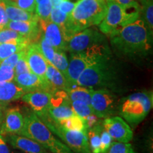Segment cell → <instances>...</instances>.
I'll return each instance as SVG.
<instances>
[{"mask_svg": "<svg viewBox=\"0 0 153 153\" xmlns=\"http://www.w3.org/2000/svg\"><path fill=\"white\" fill-rule=\"evenodd\" d=\"M116 52L123 56H145L150 53L152 38L142 19L115 30L108 35Z\"/></svg>", "mask_w": 153, "mask_h": 153, "instance_id": "6da1fadb", "label": "cell"}, {"mask_svg": "<svg viewBox=\"0 0 153 153\" xmlns=\"http://www.w3.org/2000/svg\"><path fill=\"white\" fill-rule=\"evenodd\" d=\"M106 7V0H79L68 16L66 24L61 28L67 42L78 32L100 24Z\"/></svg>", "mask_w": 153, "mask_h": 153, "instance_id": "7a4b0ae2", "label": "cell"}, {"mask_svg": "<svg viewBox=\"0 0 153 153\" xmlns=\"http://www.w3.org/2000/svg\"><path fill=\"white\" fill-rule=\"evenodd\" d=\"M19 135L33 140L53 153H73L65 144L55 137L34 112L24 117V127Z\"/></svg>", "mask_w": 153, "mask_h": 153, "instance_id": "3957f363", "label": "cell"}, {"mask_svg": "<svg viewBox=\"0 0 153 153\" xmlns=\"http://www.w3.org/2000/svg\"><path fill=\"white\" fill-rule=\"evenodd\" d=\"M107 7L104 18L99 24L103 34L109 35L115 30L135 22L140 16V4L124 7L112 0H106Z\"/></svg>", "mask_w": 153, "mask_h": 153, "instance_id": "277c9868", "label": "cell"}, {"mask_svg": "<svg viewBox=\"0 0 153 153\" xmlns=\"http://www.w3.org/2000/svg\"><path fill=\"white\" fill-rule=\"evenodd\" d=\"M116 80V71L110 58L103 59L87 67L80 74L76 85L88 88H108Z\"/></svg>", "mask_w": 153, "mask_h": 153, "instance_id": "5b68a950", "label": "cell"}, {"mask_svg": "<svg viewBox=\"0 0 153 153\" xmlns=\"http://www.w3.org/2000/svg\"><path fill=\"white\" fill-rule=\"evenodd\" d=\"M152 105V91L133 93L123 99L119 106V114L126 122L137 125L147 117Z\"/></svg>", "mask_w": 153, "mask_h": 153, "instance_id": "8992f818", "label": "cell"}, {"mask_svg": "<svg viewBox=\"0 0 153 153\" xmlns=\"http://www.w3.org/2000/svg\"><path fill=\"white\" fill-rule=\"evenodd\" d=\"M47 127L58 136L73 153H91L87 134L70 131L55 123L47 114L39 117Z\"/></svg>", "mask_w": 153, "mask_h": 153, "instance_id": "52a82bcc", "label": "cell"}, {"mask_svg": "<svg viewBox=\"0 0 153 153\" xmlns=\"http://www.w3.org/2000/svg\"><path fill=\"white\" fill-rule=\"evenodd\" d=\"M91 108L93 114L99 118L110 117L116 111V96L106 88L93 89Z\"/></svg>", "mask_w": 153, "mask_h": 153, "instance_id": "ba28073f", "label": "cell"}, {"mask_svg": "<svg viewBox=\"0 0 153 153\" xmlns=\"http://www.w3.org/2000/svg\"><path fill=\"white\" fill-rule=\"evenodd\" d=\"M105 43V37L98 30L92 28L85 29L72 36L67 42L66 51L71 53H79L96 44Z\"/></svg>", "mask_w": 153, "mask_h": 153, "instance_id": "9c48e42d", "label": "cell"}, {"mask_svg": "<svg viewBox=\"0 0 153 153\" xmlns=\"http://www.w3.org/2000/svg\"><path fill=\"white\" fill-rule=\"evenodd\" d=\"M102 126L112 138L118 142L129 143L133 139V133L131 128L121 117L106 118L102 121Z\"/></svg>", "mask_w": 153, "mask_h": 153, "instance_id": "30bf717a", "label": "cell"}, {"mask_svg": "<svg viewBox=\"0 0 153 153\" xmlns=\"http://www.w3.org/2000/svg\"><path fill=\"white\" fill-rule=\"evenodd\" d=\"M14 81L25 92L43 90L53 94L56 91L50 85L46 79H42L31 72L15 76Z\"/></svg>", "mask_w": 153, "mask_h": 153, "instance_id": "8fae6325", "label": "cell"}, {"mask_svg": "<svg viewBox=\"0 0 153 153\" xmlns=\"http://www.w3.org/2000/svg\"><path fill=\"white\" fill-rule=\"evenodd\" d=\"M39 24L43 38L55 50L66 51L67 40L60 26L50 20L43 21L39 19Z\"/></svg>", "mask_w": 153, "mask_h": 153, "instance_id": "7c38bea8", "label": "cell"}, {"mask_svg": "<svg viewBox=\"0 0 153 153\" xmlns=\"http://www.w3.org/2000/svg\"><path fill=\"white\" fill-rule=\"evenodd\" d=\"M22 99L33 109L38 117L48 114V111L51 106V99L50 93L43 90H36L25 93Z\"/></svg>", "mask_w": 153, "mask_h": 153, "instance_id": "4fadbf2b", "label": "cell"}, {"mask_svg": "<svg viewBox=\"0 0 153 153\" xmlns=\"http://www.w3.org/2000/svg\"><path fill=\"white\" fill-rule=\"evenodd\" d=\"M26 59L30 72L39 76L41 79H45L48 61L42 54L37 43H30L28 45L26 48Z\"/></svg>", "mask_w": 153, "mask_h": 153, "instance_id": "5bb4252c", "label": "cell"}, {"mask_svg": "<svg viewBox=\"0 0 153 153\" xmlns=\"http://www.w3.org/2000/svg\"><path fill=\"white\" fill-rule=\"evenodd\" d=\"M6 28H10L18 32L29 41L30 43L33 41H38L42 36V30L39 24V19L26 22H14L9 21Z\"/></svg>", "mask_w": 153, "mask_h": 153, "instance_id": "9a60e30c", "label": "cell"}, {"mask_svg": "<svg viewBox=\"0 0 153 153\" xmlns=\"http://www.w3.org/2000/svg\"><path fill=\"white\" fill-rule=\"evenodd\" d=\"M24 124V117L18 108H11L7 111L1 133L19 135Z\"/></svg>", "mask_w": 153, "mask_h": 153, "instance_id": "2e32d148", "label": "cell"}, {"mask_svg": "<svg viewBox=\"0 0 153 153\" xmlns=\"http://www.w3.org/2000/svg\"><path fill=\"white\" fill-rule=\"evenodd\" d=\"M11 145L17 150L26 153H47L48 152L41 144L28 138L27 137L20 135L12 134L10 138Z\"/></svg>", "mask_w": 153, "mask_h": 153, "instance_id": "e0dca14e", "label": "cell"}, {"mask_svg": "<svg viewBox=\"0 0 153 153\" xmlns=\"http://www.w3.org/2000/svg\"><path fill=\"white\" fill-rule=\"evenodd\" d=\"M25 93L14 82H0V105L18 100Z\"/></svg>", "mask_w": 153, "mask_h": 153, "instance_id": "ac0fdd59", "label": "cell"}, {"mask_svg": "<svg viewBox=\"0 0 153 153\" xmlns=\"http://www.w3.org/2000/svg\"><path fill=\"white\" fill-rule=\"evenodd\" d=\"M45 79L55 90H63L67 92L72 87L65 76L48 62L45 72Z\"/></svg>", "mask_w": 153, "mask_h": 153, "instance_id": "d6986e66", "label": "cell"}, {"mask_svg": "<svg viewBox=\"0 0 153 153\" xmlns=\"http://www.w3.org/2000/svg\"><path fill=\"white\" fill-rule=\"evenodd\" d=\"M5 6L6 14L9 21L14 22H26V21L38 20V16L34 12H29L13 3L10 0H3Z\"/></svg>", "mask_w": 153, "mask_h": 153, "instance_id": "ffe728a7", "label": "cell"}, {"mask_svg": "<svg viewBox=\"0 0 153 153\" xmlns=\"http://www.w3.org/2000/svg\"><path fill=\"white\" fill-rule=\"evenodd\" d=\"M70 102L64 103L55 106H50L48 108V114L55 123H58L62 120L71 117L74 114L72 110Z\"/></svg>", "mask_w": 153, "mask_h": 153, "instance_id": "44dd1931", "label": "cell"}, {"mask_svg": "<svg viewBox=\"0 0 153 153\" xmlns=\"http://www.w3.org/2000/svg\"><path fill=\"white\" fill-rule=\"evenodd\" d=\"M94 89L76 85L67 91L70 101H80L91 106V96Z\"/></svg>", "mask_w": 153, "mask_h": 153, "instance_id": "7402d4cb", "label": "cell"}, {"mask_svg": "<svg viewBox=\"0 0 153 153\" xmlns=\"http://www.w3.org/2000/svg\"><path fill=\"white\" fill-rule=\"evenodd\" d=\"M30 44V42L28 41L1 43L0 44V62L7 58L10 55L26 49Z\"/></svg>", "mask_w": 153, "mask_h": 153, "instance_id": "603a6c76", "label": "cell"}, {"mask_svg": "<svg viewBox=\"0 0 153 153\" xmlns=\"http://www.w3.org/2000/svg\"><path fill=\"white\" fill-rule=\"evenodd\" d=\"M140 2V13H142L143 22L146 26L149 34L152 38L153 33V1L139 0Z\"/></svg>", "mask_w": 153, "mask_h": 153, "instance_id": "cb8c5ba5", "label": "cell"}, {"mask_svg": "<svg viewBox=\"0 0 153 153\" xmlns=\"http://www.w3.org/2000/svg\"><path fill=\"white\" fill-rule=\"evenodd\" d=\"M103 129H104V127L102 126V122L99 121L92 128L87 131V135L91 153H101L100 133Z\"/></svg>", "mask_w": 153, "mask_h": 153, "instance_id": "d4e9b609", "label": "cell"}, {"mask_svg": "<svg viewBox=\"0 0 153 153\" xmlns=\"http://www.w3.org/2000/svg\"><path fill=\"white\" fill-rule=\"evenodd\" d=\"M57 124L65 128L70 130V131L83 132L86 134L87 133V128L85 120L76 114L72 116L71 117L67 118V119L59 122Z\"/></svg>", "mask_w": 153, "mask_h": 153, "instance_id": "484cf974", "label": "cell"}, {"mask_svg": "<svg viewBox=\"0 0 153 153\" xmlns=\"http://www.w3.org/2000/svg\"><path fill=\"white\" fill-rule=\"evenodd\" d=\"M51 64H52L55 68H57L65 76H66L69 62L65 51L55 50Z\"/></svg>", "mask_w": 153, "mask_h": 153, "instance_id": "4316f807", "label": "cell"}, {"mask_svg": "<svg viewBox=\"0 0 153 153\" xmlns=\"http://www.w3.org/2000/svg\"><path fill=\"white\" fill-rule=\"evenodd\" d=\"M29 41L20 34L18 32L11 30L10 28H4L0 30V44L4 43H9V42H16V41Z\"/></svg>", "mask_w": 153, "mask_h": 153, "instance_id": "83f0119b", "label": "cell"}, {"mask_svg": "<svg viewBox=\"0 0 153 153\" xmlns=\"http://www.w3.org/2000/svg\"><path fill=\"white\" fill-rule=\"evenodd\" d=\"M53 6L50 0H42L40 2L36 4L34 11H36L35 14L40 20L48 21Z\"/></svg>", "mask_w": 153, "mask_h": 153, "instance_id": "f1b7e54d", "label": "cell"}, {"mask_svg": "<svg viewBox=\"0 0 153 153\" xmlns=\"http://www.w3.org/2000/svg\"><path fill=\"white\" fill-rule=\"evenodd\" d=\"M74 114L85 120L89 115L93 114L90 106L80 101H72L70 103Z\"/></svg>", "mask_w": 153, "mask_h": 153, "instance_id": "f546056e", "label": "cell"}, {"mask_svg": "<svg viewBox=\"0 0 153 153\" xmlns=\"http://www.w3.org/2000/svg\"><path fill=\"white\" fill-rule=\"evenodd\" d=\"M38 41V43H37L40 51H41L42 54L43 55L48 62L51 63L53 60L55 49L43 38V36H41Z\"/></svg>", "mask_w": 153, "mask_h": 153, "instance_id": "4dcf8cb0", "label": "cell"}, {"mask_svg": "<svg viewBox=\"0 0 153 153\" xmlns=\"http://www.w3.org/2000/svg\"><path fill=\"white\" fill-rule=\"evenodd\" d=\"M104 153H136L133 147L128 143L112 142L109 148Z\"/></svg>", "mask_w": 153, "mask_h": 153, "instance_id": "1f68e13d", "label": "cell"}, {"mask_svg": "<svg viewBox=\"0 0 153 153\" xmlns=\"http://www.w3.org/2000/svg\"><path fill=\"white\" fill-rule=\"evenodd\" d=\"M68 19V15L62 12L59 8H53L51 10L50 21L55 24L58 25L61 28H62L66 24Z\"/></svg>", "mask_w": 153, "mask_h": 153, "instance_id": "d6a6232c", "label": "cell"}, {"mask_svg": "<svg viewBox=\"0 0 153 153\" xmlns=\"http://www.w3.org/2000/svg\"><path fill=\"white\" fill-rule=\"evenodd\" d=\"M15 76L14 68L7 65H0V82H12Z\"/></svg>", "mask_w": 153, "mask_h": 153, "instance_id": "836d02e7", "label": "cell"}, {"mask_svg": "<svg viewBox=\"0 0 153 153\" xmlns=\"http://www.w3.org/2000/svg\"><path fill=\"white\" fill-rule=\"evenodd\" d=\"M26 48L22 50V51H19V52L10 55V56L7 57V58L1 61V62H0V65H7L14 68L16 63L18 62V61L19 60V59H20L22 56H24V55H26Z\"/></svg>", "mask_w": 153, "mask_h": 153, "instance_id": "e575fe53", "label": "cell"}, {"mask_svg": "<svg viewBox=\"0 0 153 153\" xmlns=\"http://www.w3.org/2000/svg\"><path fill=\"white\" fill-rule=\"evenodd\" d=\"M100 152L101 153H104L111 145L113 138L106 130H102V131L100 133Z\"/></svg>", "mask_w": 153, "mask_h": 153, "instance_id": "d590c367", "label": "cell"}, {"mask_svg": "<svg viewBox=\"0 0 153 153\" xmlns=\"http://www.w3.org/2000/svg\"><path fill=\"white\" fill-rule=\"evenodd\" d=\"M19 8L29 12H34L36 7L35 0H10Z\"/></svg>", "mask_w": 153, "mask_h": 153, "instance_id": "8d00e7d4", "label": "cell"}, {"mask_svg": "<svg viewBox=\"0 0 153 153\" xmlns=\"http://www.w3.org/2000/svg\"><path fill=\"white\" fill-rule=\"evenodd\" d=\"M15 71V75H19V74L27 73V72H30V68L28 67V65L27 63L26 59V55L22 56L19 59L18 62L16 63V66L14 68Z\"/></svg>", "mask_w": 153, "mask_h": 153, "instance_id": "74e56055", "label": "cell"}, {"mask_svg": "<svg viewBox=\"0 0 153 153\" xmlns=\"http://www.w3.org/2000/svg\"><path fill=\"white\" fill-rule=\"evenodd\" d=\"M76 2V1H71V0H65L59 6L58 8L60 9L62 12L65 13L68 15H70L72 13L74 7H75Z\"/></svg>", "mask_w": 153, "mask_h": 153, "instance_id": "f35d334b", "label": "cell"}, {"mask_svg": "<svg viewBox=\"0 0 153 153\" xmlns=\"http://www.w3.org/2000/svg\"><path fill=\"white\" fill-rule=\"evenodd\" d=\"M9 19L6 14L4 3L3 0H0V30L6 28Z\"/></svg>", "mask_w": 153, "mask_h": 153, "instance_id": "ab89813d", "label": "cell"}, {"mask_svg": "<svg viewBox=\"0 0 153 153\" xmlns=\"http://www.w3.org/2000/svg\"><path fill=\"white\" fill-rule=\"evenodd\" d=\"M99 121H100L99 118L97 117V116H95L94 114H91L89 115V116L85 119V123L86 126H87V131L88 130L92 128L97 123H98Z\"/></svg>", "mask_w": 153, "mask_h": 153, "instance_id": "60d3db41", "label": "cell"}, {"mask_svg": "<svg viewBox=\"0 0 153 153\" xmlns=\"http://www.w3.org/2000/svg\"><path fill=\"white\" fill-rule=\"evenodd\" d=\"M0 153H10L4 137L0 135Z\"/></svg>", "mask_w": 153, "mask_h": 153, "instance_id": "b9f144b4", "label": "cell"}, {"mask_svg": "<svg viewBox=\"0 0 153 153\" xmlns=\"http://www.w3.org/2000/svg\"><path fill=\"white\" fill-rule=\"evenodd\" d=\"M112 1L119 4L120 5L124 6V7H129V6L135 5L138 4L137 0H112Z\"/></svg>", "mask_w": 153, "mask_h": 153, "instance_id": "7bdbcfd3", "label": "cell"}, {"mask_svg": "<svg viewBox=\"0 0 153 153\" xmlns=\"http://www.w3.org/2000/svg\"><path fill=\"white\" fill-rule=\"evenodd\" d=\"M53 8H58L61 3L65 0H50Z\"/></svg>", "mask_w": 153, "mask_h": 153, "instance_id": "ee69618b", "label": "cell"}, {"mask_svg": "<svg viewBox=\"0 0 153 153\" xmlns=\"http://www.w3.org/2000/svg\"><path fill=\"white\" fill-rule=\"evenodd\" d=\"M1 115H2V107L0 105V118H1Z\"/></svg>", "mask_w": 153, "mask_h": 153, "instance_id": "f6af8a7d", "label": "cell"}, {"mask_svg": "<svg viewBox=\"0 0 153 153\" xmlns=\"http://www.w3.org/2000/svg\"><path fill=\"white\" fill-rule=\"evenodd\" d=\"M35 1H36V4H37L38 2H40L41 1H42V0H35Z\"/></svg>", "mask_w": 153, "mask_h": 153, "instance_id": "bcb514c9", "label": "cell"}, {"mask_svg": "<svg viewBox=\"0 0 153 153\" xmlns=\"http://www.w3.org/2000/svg\"><path fill=\"white\" fill-rule=\"evenodd\" d=\"M21 153H26V152H22Z\"/></svg>", "mask_w": 153, "mask_h": 153, "instance_id": "7dc6e473", "label": "cell"}, {"mask_svg": "<svg viewBox=\"0 0 153 153\" xmlns=\"http://www.w3.org/2000/svg\"><path fill=\"white\" fill-rule=\"evenodd\" d=\"M47 153H48V152H47Z\"/></svg>", "mask_w": 153, "mask_h": 153, "instance_id": "c3c4849f", "label": "cell"}]
</instances>
